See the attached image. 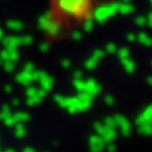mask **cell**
<instances>
[{
	"instance_id": "obj_1",
	"label": "cell",
	"mask_w": 152,
	"mask_h": 152,
	"mask_svg": "<svg viewBox=\"0 0 152 152\" xmlns=\"http://www.w3.org/2000/svg\"><path fill=\"white\" fill-rule=\"evenodd\" d=\"M89 3H58L50 4L40 18L39 26L48 40H56L75 29L87 19Z\"/></svg>"
}]
</instances>
